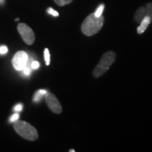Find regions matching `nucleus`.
Here are the masks:
<instances>
[{"instance_id":"1","label":"nucleus","mask_w":152,"mask_h":152,"mask_svg":"<svg viewBox=\"0 0 152 152\" xmlns=\"http://www.w3.org/2000/svg\"><path fill=\"white\" fill-rule=\"evenodd\" d=\"M104 18L103 16H96L94 13L89 15L83 21L81 26L83 33L86 36H92L100 31L104 26Z\"/></svg>"},{"instance_id":"2","label":"nucleus","mask_w":152,"mask_h":152,"mask_svg":"<svg viewBox=\"0 0 152 152\" xmlns=\"http://www.w3.org/2000/svg\"><path fill=\"white\" fill-rule=\"evenodd\" d=\"M14 128L17 134L29 141H35L38 138V133L35 127L26 121H15Z\"/></svg>"},{"instance_id":"3","label":"nucleus","mask_w":152,"mask_h":152,"mask_svg":"<svg viewBox=\"0 0 152 152\" xmlns=\"http://www.w3.org/2000/svg\"><path fill=\"white\" fill-rule=\"evenodd\" d=\"M115 53L113 52H108L104 54L101 58L100 61L96 65L93 71V76L96 78L99 77L106 73L115 60Z\"/></svg>"},{"instance_id":"4","label":"nucleus","mask_w":152,"mask_h":152,"mask_svg":"<svg viewBox=\"0 0 152 152\" xmlns=\"http://www.w3.org/2000/svg\"><path fill=\"white\" fill-rule=\"evenodd\" d=\"M18 31L23 40L28 45H31L35 40V35L33 30L28 25L25 23H19L17 27Z\"/></svg>"},{"instance_id":"5","label":"nucleus","mask_w":152,"mask_h":152,"mask_svg":"<svg viewBox=\"0 0 152 152\" xmlns=\"http://www.w3.org/2000/svg\"><path fill=\"white\" fill-rule=\"evenodd\" d=\"M28 61V55L26 52L19 51L14 55L12 59L13 66L16 71H21L26 68Z\"/></svg>"},{"instance_id":"6","label":"nucleus","mask_w":152,"mask_h":152,"mask_svg":"<svg viewBox=\"0 0 152 152\" xmlns=\"http://www.w3.org/2000/svg\"><path fill=\"white\" fill-rule=\"evenodd\" d=\"M45 99H46L47 105L48 106L49 109L53 113L59 114L62 111V106L61 105L59 101L56 97V96L52 93H47L45 95Z\"/></svg>"},{"instance_id":"7","label":"nucleus","mask_w":152,"mask_h":152,"mask_svg":"<svg viewBox=\"0 0 152 152\" xmlns=\"http://www.w3.org/2000/svg\"><path fill=\"white\" fill-rule=\"evenodd\" d=\"M151 18H150L149 16H146L144 18L142 19V20L141 22H140V26L137 28V33L139 34H142L144 33V31H145L146 30H147V28H148V26H149V25L150 24V23H151Z\"/></svg>"},{"instance_id":"8","label":"nucleus","mask_w":152,"mask_h":152,"mask_svg":"<svg viewBox=\"0 0 152 152\" xmlns=\"http://www.w3.org/2000/svg\"><path fill=\"white\" fill-rule=\"evenodd\" d=\"M146 16H147V14H146L145 7H140L135 12V14H134V20H135V21L137 23H140V22L142 21V19H143Z\"/></svg>"},{"instance_id":"9","label":"nucleus","mask_w":152,"mask_h":152,"mask_svg":"<svg viewBox=\"0 0 152 152\" xmlns=\"http://www.w3.org/2000/svg\"><path fill=\"white\" fill-rule=\"evenodd\" d=\"M47 93V91L45 90H38L37 92L35 93V96H34L33 101L35 102H39V101L42 99V96H44V95H46Z\"/></svg>"},{"instance_id":"10","label":"nucleus","mask_w":152,"mask_h":152,"mask_svg":"<svg viewBox=\"0 0 152 152\" xmlns=\"http://www.w3.org/2000/svg\"><path fill=\"white\" fill-rule=\"evenodd\" d=\"M144 7H145L146 14H147V16L150 17L151 21L152 22V3L147 4Z\"/></svg>"},{"instance_id":"11","label":"nucleus","mask_w":152,"mask_h":152,"mask_svg":"<svg viewBox=\"0 0 152 152\" xmlns=\"http://www.w3.org/2000/svg\"><path fill=\"white\" fill-rule=\"evenodd\" d=\"M54 1L58 6L64 7V6L71 4L73 1V0H54Z\"/></svg>"},{"instance_id":"12","label":"nucleus","mask_w":152,"mask_h":152,"mask_svg":"<svg viewBox=\"0 0 152 152\" xmlns=\"http://www.w3.org/2000/svg\"><path fill=\"white\" fill-rule=\"evenodd\" d=\"M44 56H45V63H46V65L49 66V64H50V54H49V51L47 48L45 49V52H44Z\"/></svg>"},{"instance_id":"13","label":"nucleus","mask_w":152,"mask_h":152,"mask_svg":"<svg viewBox=\"0 0 152 152\" xmlns=\"http://www.w3.org/2000/svg\"><path fill=\"white\" fill-rule=\"evenodd\" d=\"M104 9V4L99 5V7H98L97 9H96V11L94 12L95 16H97V17L102 16V13H103Z\"/></svg>"},{"instance_id":"14","label":"nucleus","mask_w":152,"mask_h":152,"mask_svg":"<svg viewBox=\"0 0 152 152\" xmlns=\"http://www.w3.org/2000/svg\"><path fill=\"white\" fill-rule=\"evenodd\" d=\"M30 64H28V63L27 65H26V68H25L23 70V73L25 74V75H30V73H31V68H30V66H30Z\"/></svg>"},{"instance_id":"15","label":"nucleus","mask_w":152,"mask_h":152,"mask_svg":"<svg viewBox=\"0 0 152 152\" xmlns=\"http://www.w3.org/2000/svg\"><path fill=\"white\" fill-rule=\"evenodd\" d=\"M47 13L49 14L52 15V16H58V15H59L56 11L54 10L52 8H49L48 9H47Z\"/></svg>"},{"instance_id":"16","label":"nucleus","mask_w":152,"mask_h":152,"mask_svg":"<svg viewBox=\"0 0 152 152\" xmlns=\"http://www.w3.org/2000/svg\"><path fill=\"white\" fill-rule=\"evenodd\" d=\"M30 66H31L32 69H37V68L39 67V62L36 61H34L31 63Z\"/></svg>"},{"instance_id":"17","label":"nucleus","mask_w":152,"mask_h":152,"mask_svg":"<svg viewBox=\"0 0 152 152\" xmlns=\"http://www.w3.org/2000/svg\"><path fill=\"white\" fill-rule=\"evenodd\" d=\"M19 118V115L18 113H15L10 118V122H15V121H18Z\"/></svg>"},{"instance_id":"18","label":"nucleus","mask_w":152,"mask_h":152,"mask_svg":"<svg viewBox=\"0 0 152 152\" xmlns=\"http://www.w3.org/2000/svg\"><path fill=\"white\" fill-rule=\"evenodd\" d=\"M7 52H8V49H7V47L2 46V47H0V53H1V54H6Z\"/></svg>"},{"instance_id":"19","label":"nucleus","mask_w":152,"mask_h":152,"mask_svg":"<svg viewBox=\"0 0 152 152\" xmlns=\"http://www.w3.org/2000/svg\"><path fill=\"white\" fill-rule=\"evenodd\" d=\"M23 109V105L22 104H18L14 107V111H20Z\"/></svg>"},{"instance_id":"20","label":"nucleus","mask_w":152,"mask_h":152,"mask_svg":"<svg viewBox=\"0 0 152 152\" xmlns=\"http://www.w3.org/2000/svg\"><path fill=\"white\" fill-rule=\"evenodd\" d=\"M4 0H0V4H4Z\"/></svg>"},{"instance_id":"21","label":"nucleus","mask_w":152,"mask_h":152,"mask_svg":"<svg viewBox=\"0 0 152 152\" xmlns=\"http://www.w3.org/2000/svg\"><path fill=\"white\" fill-rule=\"evenodd\" d=\"M69 151H70V152H75V150H74V149H70Z\"/></svg>"}]
</instances>
